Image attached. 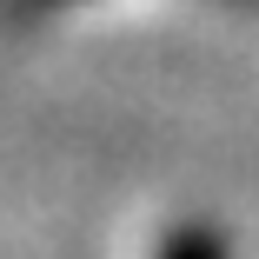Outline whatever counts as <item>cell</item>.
I'll list each match as a JSON object with an SVG mask.
<instances>
[{"instance_id":"6da1fadb","label":"cell","mask_w":259,"mask_h":259,"mask_svg":"<svg viewBox=\"0 0 259 259\" xmlns=\"http://www.w3.org/2000/svg\"><path fill=\"white\" fill-rule=\"evenodd\" d=\"M160 259H226V239L206 233V226H180V233H166Z\"/></svg>"}]
</instances>
